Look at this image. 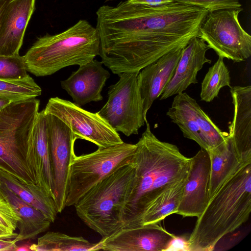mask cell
Wrapping results in <instances>:
<instances>
[{"mask_svg": "<svg viewBox=\"0 0 251 251\" xmlns=\"http://www.w3.org/2000/svg\"></svg>", "mask_w": 251, "mask_h": 251, "instance_id": "39", "label": "cell"}, {"mask_svg": "<svg viewBox=\"0 0 251 251\" xmlns=\"http://www.w3.org/2000/svg\"><path fill=\"white\" fill-rule=\"evenodd\" d=\"M145 123L130 160L135 176L123 207V227L140 226L151 204L168 188L187 179L191 168L192 157L183 155L176 146L159 140L147 119Z\"/></svg>", "mask_w": 251, "mask_h": 251, "instance_id": "2", "label": "cell"}, {"mask_svg": "<svg viewBox=\"0 0 251 251\" xmlns=\"http://www.w3.org/2000/svg\"><path fill=\"white\" fill-rule=\"evenodd\" d=\"M175 0H127L130 3L149 6H158L169 3Z\"/></svg>", "mask_w": 251, "mask_h": 251, "instance_id": "32", "label": "cell"}, {"mask_svg": "<svg viewBox=\"0 0 251 251\" xmlns=\"http://www.w3.org/2000/svg\"><path fill=\"white\" fill-rule=\"evenodd\" d=\"M166 115L179 127L184 137L195 141L206 151L228 139V133L222 131L186 93L176 95Z\"/></svg>", "mask_w": 251, "mask_h": 251, "instance_id": "11", "label": "cell"}, {"mask_svg": "<svg viewBox=\"0 0 251 251\" xmlns=\"http://www.w3.org/2000/svg\"><path fill=\"white\" fill-rule=\"evenodd\" d=\"M192 159L190 173L176 213L183 217L198 218L209 201L210 161L208 152L201 148Z\"/></svg>", "mask_w": 251, "mask_h": 251, "instance_id": "14", "label": "cell"}, {"mask_svg": "<svg viewBox=\"0 0 251 251\" xmlns=\"http://www.w3.org/2000/svg\"><path fill=\"white\" fill-rule=\"evenodd\" d=\"M96 27L80 20L67 30L38 37L24 56L26 69L37 76L54 74L72 65H81L99 55Z\"/></svg>", "mask_w": 251, "mask_h": 251, "instance_id": "4", "label": "cell"}, {"mask_svg": "<svg viewBox=\"0 0 251 251\" xmlns=\"http://www.w3.org/2000/svg\"><path fill=\"white\" fill-rule=\"evenodd\" d=\"M0 183L24 201L42 212L51 223L54 222L58 213L55 201L37 184L25 183L1 170Z\"/></svg>", "mask_w": 251, "mask_h": 251, "instance_id": "22", "label": "cell"}, {"mask_svg": "<svg viewBox=\"0 0 251 251\" xmlns=\"http://www.w3.org/2000/svg\"><path fill=\"white\" fill-rule=\"evenodd\" d=\"M0 192L13 206L19 218L17 225L19 232L14 238L17 242L34 239L49 228L51 222L42 212L24 201L1 183Z\"/></svg>", "mask_w": 251, "mask_h": 251, "instance_id": "21", "label": "cell"}, {"mask_svg": "<svg viewBox=\"0 0 251 251\" xmlns=\"http://www.w3.org/2000/svg\"><path fill=\"white\" fill-rule=\"evenodd\" d=\"M18 235V233H9L0 228V239H13Z\"/></svg>", "mask_w": 251, "mask_h": 251, "instance_id": "34", "label": "cell"}, {"mask_svg": "<svg viewBox=\"0 0 251 251\" xmlns=\"http://www.w3.org/2000/svg\"><path fill=\"white\" fill-rule=\"evenodd\" d=\"M35 0H10L0 22V55H19Z\"/></svg>", "mask_w": 251, "mask_h": 251, "instance_id": "20", "label": "cell"}, {"mask_svg": "<svg viewBox=\"0 0 251 251\" xmlns=\"http://www.w3.org/2000/svg\"><path fill=\"white\" fill-rule=\"evenodd\" d=\"M45 113L53 115L65 123L76 139L91 142L98 148L121 144L118 132L97 113L87 111L75 103L58 97L49 100Z\"/></svg>", "mask_w": 251, "mask_h": 251, "instance_id": "10", "label": "cell"}, {"mask_svg": "<svg viewBox=\"0 0 251 251\" xmlns=\"http://www.w3.org/2000/svg\"><path fill=\"white\" fill-rule=\"evenodd\" d=\"M10 0H0V22L4 10Z\"/></svg>", "mask_w": 251, "mask_h": 251, "instance_id": "35", "label": "cell"}, {"mask_svg": "<svg viewBox=\"0 0 251 251\" xmlns=\"http://www.w3.org/2000/svg\"><path fill=\"white\" fill-rule=\"evenodd\" d=\"M188 238L175 235L165 251H190Z\"/></svg>", "mask_w": 251, "mask_h": 251, "instance_id": "31", "label": "cell"}, {"mask_svg": "<svg viewBox=\"0 0 251 251\" xmlns=\"http://www.w3.org/2000/svg\"><path fill=\"white\" fill-rule=\"evenodd\" d=\"M138 73L118 75V81L109 87L107 102L97 112L113 129L126 136L137 134L147 119L137 83Z\"/></svg>", "mask_w": 251, "mask_h": 251, "instance_id": "9", "label": "cell"}, {"mask_svg": "<svg viewBox=\"0 0 251 251\" xmlns=\"http://www.w3.org/2000/svg\"><path fill=\"white\" fill-rule=\"evenodd\" d=\"M17 242L13 239H0V251H16L18 245Z\"/></svg>", "mask_w": 251, "mask_h": 251, "instance_id": "33", "label": "cell"}, {"mask_svg": "<svg viewBox=\"0 0 251 251\" xmlns=\"http://www.w3.org/2000/svg\"><path fill=\"white\" fill-rule=\"evenodd\" d=\"M135 144L123 142L72 159L69 167L66 206L75 204L94 185L118 168L128 164Z\"/></svg>", "mask_w": 251, "mask_h": 251, "instance_id": "7", "label": "cell"}, {"mask_svg": "<svg viewBox=\"0 0 251 251\" xmlns=\"http://www.w3.org/2000/svg\"><path fill=\"white\" fill-rule=\"evenodd\" d=\"M26 159L36 184L54 200L53 179L48 144L46 114L39 112L28 140Z\"/></svg>", "mask_w": 251, "mask_h": 251, "instance_id": "15", "label": "cell"}, {"mask_svg": "<svg viewBox=\"0 0 251 251\" xmlns=\"http://www.w3.org/2000/svg\"><path fill=\"white\" fill-rule=\"evenodd\" d=\"M207 151L210 161L209 200L220 186L238 168L242 162L228 137L225 142Z\"/></svg>", "mask_w": 251, "mask_h": 251, "instance_id": "23", "label": "cell"}, {"mask_svg": "<svg viewBox=\"0 0 251 251\" xmlns=\"http://www.w3.org/2000/svg\"><path fill=\"white\" fill-rule=\"evenodd\" d=\"M39 104L33 98L12 101L0 110V170L28 184H36L26 153Z\"/></svg>", "mask_w": 251, "mask_h": 251, "instance_id": "6", "label": "cell"}, {"mask_svg": "<svg viewBox=\"0 0 251 251\" xmlns=\"http://www.w3.org/2000/svg\"><path fill=\"white\" fill-rule=\"evenodd\" d=\"M187 179L172 185L159 195L144 213L140 226L158 224L167 216L176 213Z\"/></svg>", "mask_w": 251, "mask_h": 251, "instance_id": "25", "label": "cell"}, {"mask_svg": "<svg viewBox=\"0 0 251 251\" xmlns=\"http://www.w3.org/2000/svg\"><path fill=\"white\" fill-rule=\"evenodd\" d=\"M186 45L171 50L139 72L137 83L145 118L153 101L160 97L173 77Z\"/></svg>", "mask_w": 251, "mask_h": 251, "instance_id": "16", "label": "cell"}, {"mask_svg": "<svg viewBox=\"0 0 251 251\" xmlns=\"http://www.w3.org/2000/svg\"><path fill=\"white\" fill-rule=\"evenodd\" d=\"M19 220L14 208L0 192V228L9 233H14Z\"/></svg>", "mask_w": 251, "mask_h": 251, "instance_id": "29", "label": "cell"}, {"mask_svg": "<svg viewBox=\"0 0 251 251\" xmlns=\"http://www.w3.org/2000/svg\"><path fill=\"white\" fill-rule=\"evenodd\" d=\"M233 116L228 133L241 162H251V86L230 87Z\"/></svg>", "mask_w": 251, "mask_h": 251, "instance_id": "17", "label": "cell"}, {"mask_svg": "<svg viewBox=\"0 0 251 251\" xmlns=\"http://www.w3.org/2000/svg\"><path fill=\"white\" fill-rule=\"evenodd\" d=\"M209 49L198 36L192 38L184 47L175 73L160 96V100L183 92L192 84L198 83L197 75L205 63L211 60L206 57Z\"/></svg>", "mask_w": 251, "mask_h": 251, "instance_id": "19", "label": "cell"}, {"mask_svg": "<svg viewBox=\"0 0 251 251\" xmlns=\"http://www.w3.org/2000/svg\"><path fill=\"white\" fill-rule=\"evenodd\" d=\"M208 10L175 0L158 6L121 1L96 12L101 62L114 74L139 72L198 35Z\"/></svg>", "mask_w": 251, "mask_h": 251, "instance_id": "1", "label": "cell"}, {"mask_svg": "<svg viewBox=\"0 0 251 251\" xmlns=\"http://www.w3.org/2000/svg\"><path fill=\"white\" fill-rule=\"evenodd\" d=\"M102 241L93 243L81 236H72L59 232L49 231L31 244L33 251H94L101 250Z\"/></svg>", "mask_w": 251, "mask_h": 251, "instance_id": "24", "label": "cell"}, {"mask_svg": "<svg viewBox=\"0 0 251 251\" xmlns=\"http://www.w3.org/2000/svg\"><path fill=\"white\" fill-rule=\"evenodd\" d=\"M27 72L24 56L0 55V79L25 78L29 75Z\"/></svg>", "mask_w": 251, "mask_h": 251, "instance_id": "28", "label": "cell"}, {"mask_svg": "<svg viewBox=\"0 0 251 251\" xmlns=\"http://www.w3.org/2000/svg\"><path fill=\"white\" fill-rule=\"evenodd\" d=\"M225 86L231 87L230 76L224 58L219 57L217 61L209 68L201 83V100L206 102L212 101Z\"/></svg>", "mask_w": 251, "mask_h": 251, "instance_id": "26", "label": "cell"}, {"mask_svg": "<svg viewBox=\"0 0 251 251\" xmlns=\"http://www.w3.org/2000/svg\"><path fill=\"white\" fill-rule=\"evenodd\" d=\"M102 64L101 62L93 59L80 65L67 79L61 81V87L75 104L81 106L102 100L101 92L110 75Z\"/></svg>", "mask_w": 251, "mask_h": 251, "instance_id": "18", "label": "cell"}, {"mask_svg": "<svg viewBox=\"0 0 251 251\" xmlns=\"http://www.w3.org/2000/svg\"><path fill=\"white\" fill-rule=\"evenodd\" d=\"M46 114L54 201L60 213L66 207L69 167L75 155L74 144L77 139L62 121L53 115Z\"/></svg>", "mask_w": 251, "mask_h": 251, "instance_id": "12", "label": "cell"}, {"mask_svg": "<svg viewBox=\"0 0 251 251\" xmlns=\"http://www.w3.org/2000/svg\"><path fill=\"white\" fill-rule=\"evenodd\" d=\"M243 8L209 12L198 36L219 56L240 62L251 55V36L241 26L239 14Z\"/></svg>", "mask_w": 251, "mask_h": 251, "instance_id": "8", "label": "cell"}, {"mask_svg": "<svg viewBox=\"0 0 251 251\" xmlns=\"http://www.w3.org/2000/svg\"><path fill=\"white\" fill-rule=\"evenodd\" d=\"M251 212V162H243L220 186L197 218L188 239L190 251H213L226 235L249 219Z\"/></svg>", "mask_w": 251, "mask_h": 251, "instance_id": "3", "label": "cell"}, {"mask_svg": "<svg viewBox=\"0 0 251 251\" xmlns=\"http://www.w3.org/2000/svg\"><path fill=\"white\" fill-rule=\"evenodd\" d=\"M183 3L206 9L209 12L241 7L240 0H176Z\"/></svg>", "mask_w": 251, "mask_h": 251, "instance_id": "30", "label": "cell"}, {"mask_svg": "<svg viewBox=\"0 0 251 251\" xmlns=\"http://www.w3.org/2000/svg\"><path fill=\"white\" fill-rule=\"evenodd\" d=\"M175 235L158 224L123 227L102 238L101 250L165 251Z\"/></svg>", "mask_w": 251, "mask_h": 251, "instance_id": "13", "label": "cell"}, {"mask_svg": "<svg viewBox=\"0 0 251 251\" xmlns=\"http://www.w3.org/2000/svg\"><path fill=\"white\" fill-rule=\"evenodd\" d=\"M112 0H106V1H112Z\"/></svg>", "mask_w": 251, "mask_h": 251, "instance_id": "38", "label": "cell"}, {"mask_svg": "<svg viewBox=\"0 0 251 251\" xmlns=\"http://www.w3.org/2000/svg\"><path fill=\"white\" fill-rule=\"evenodd\" d=\"M135 167L130 161L94 185L74 205L77 216L102 237L123 227V210L132 188Z\"/></svg>", "mask_w": 251, "mask_h": 251, "instance_id": "5", "label": "cell"}, {"mask_svg": "<svg viewBox=\"0 0 251 251\" xmlns=\"http://www.w3.org/2000/svg\"><path fill=\"white\" fill-rule=\"evenodd\" d=\"M31 244H25L22 245L21 246L17 247L16 251H30V246Z\"/></svg>", "mask_w": 251, "mask_h": 251, "instance_id": "37", "label": "cell"}, {"mask_svg": "<svg viewBox=\"0 0 251 251\" xmlns=\"http://www.w3.org/2000/svg\"><path fill=\"white\" fill-rule=\"evenodd\" d=\"M41 93L40 87L29 75L20 79H0V97L12 101L36 98Z\"/></svg>", "mask_w": 251, "mask_h": 251, "instance_id": "27", "label": "cell"}, {"mask_svg": "<svg viewBox=\"0 0 251 251\" xmlns=\"http://www.w3.org/2000/svg\"><path fill=\"white\" fill-rule=\"evenodd\" d=\"M11 102H12V101L10 100L0 97V110Z\"/></svg>", "mask_w": 251, "mask_h": 251, "instance_id": "36", "label": "cell"}]
</instances>
